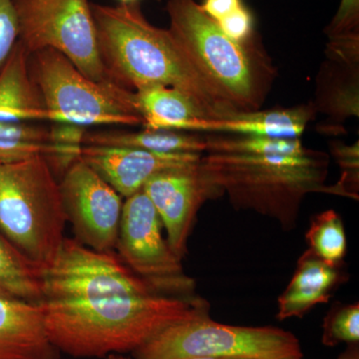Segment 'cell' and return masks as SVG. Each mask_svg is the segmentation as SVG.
Listing matches in <instances>:
<instances>
[{"mask_svg":"<svg viewBox=\"0 0 359 359\" xmlns=\"http://www.w3.org/2000/svg\"><path fill=\"white\" fill-rule=\"evenodd\" d=\"M170 33L205 83L233 112L259 110L276 78L255 41L229 39L196 0H168Z\"/></svg>","mask_w":359,"mask_h":359,"instance_id":"277c9868","label":"cell"},{"mask_svg":"<svg viewBox=\"0 0 359 359\" xmlns=\"http://www.w3.org/2000/svg\"><path fill=\"white\" fill-rule=\"evenodd\" d=\"M344 280L339 266L325 263L308 249L299 257L294 276L278 297V320L302 318L311 309L327 304Z\"/></svg>","mask_w":359,"mask_h":359,"instance_id":"2e32d148","label":"cell"},{"mask_svg":"<svg viewBox=\"0 0 359 359\" xmlns=\"http://www.w3.org/2000/svg\"><path fill=\"white\" fill-rule=\"evenodd\" d=\"M49 128L33 122L0 121V140L47 143Z\"/></svg>","mask_w":359,"mask_h":359,"instance_id":"f1b7e54d","label":"cell"},{"mask_svg":"<svg viewBox=\"0 0 359 359\" xmlns=\"http://www.w3.org/2000/svg\"><path fill=\"white\" fill-rule=\"evenodd\" d=\"M81 159L126 199L142 190L146 182L156 174L197 164L202 155L164 154L141 149L84 145Z\"/></svg>","mask_w":359,"mask_h":359,"instance_id":"4fadbf2b","label":"cell"},{"mask_svg":"<svg viewBox=\"0 0 359 359\" xmlns=\"http://www.w3.org/2000/svg\"><path fill=\"white\" fill-rule=\"evenodd\" d=\"M143 191L154 205L167 231L168 244L180 259L188 252L189 236L201 205L223 195L212 183L201 161L156 174L146 182Z\"/></svg>","mask_w":359,"mask_h":359,"instance_id":"7c38bea8","label":"cell"},{"mask_svg":"<svg viewBox=\"0 0 359 359\" xmlns=\"http://www.w3.org/2000/svg\"><path fill=\"white\" fill-rule=\"evenodd\" d=\"M39 306L54 346L77 358L134 353L169 325L210 311L209 302L196 295L43 299Z\"/></svg>","mask_w":359,"mask_h":359,"instance_id":"6da1fadb","label":"cell"},{"mask_svg":"<svg viewBox=\"0 0 359 359\" xmlns=\"http://www.w3.org/2000/svg\"><path fill=\"white\" fill-rule=\"evenodd\" d=\"M86 133L85 127L68 123H54L49 128V150L43 157L58 181L81 158Z\"/></svg>","mask_w":359,"mask_h":359,"instance_id":"603a6c76","label":"cell"},{"mask_svg":"<svg viewBox=\"0 0 359 359\" xmlns=\"http://www.w3.org/2000/svg\"><path fill=\"white\" fill-rule=\"evenodd\" d=\"M316 106H297L282 109L236 113L219 119L194 120L186 132L299 139L313 120Z\"/></svg>","mask_w":359,"mask_h":359,"instance_id":"9a60e30c","label":"cell"},{"mask_svg":"<svg viewBox=\"0 0 359 359\" xmlns=\"http://www.w3.org/2000/svg\"><path fill=\"white\" fill-rule=\"evenodd\" d=\"M29 71L51 122L85 128L143 123L135 92L110 80L89 79L54 49L29 54Z\"/></svg>","mask_w":359,"mask_h":359,"instance_id":"8992f818","label":"cell"},{"mask_svg":"<svg viewBox=\"0 0 359 359\" xmlns=\"http://www.w3.org/2000/svg\"><path fill=\"white\" fill-rule=\"evenodd\" d=\"M121 359H129V358H125V356L121 355Z\"/></svg>","mask_w":359,"mask_h":359,"instance_id":"d590c367","label":"cell"},{"mask_svg":"<svg viewBox=\"0 0 359 359\" xmlns=\"http://www.w3.org/2000/svg\"><path fill=\"white\" fill-rule=\"evenodd\" d=\"M51 122L29 71V53L20 40L0 69V121Z\"/></svg>","mask_w":359,"mask_h":359,"instance_id":"e0dca14e","label":"cell"},{"mask_svg":"<svg viewBox=\"0 0 359 359\" xmlns=\"http://www.w3.org/2000/svg\"><path fill=\"white\" fill-rule=\"evenodd\" d=\"M330 153L342 169V177L335 185L339 196L358 199L359 149L358 142L348 146L342 142L330 143Z\"/></svg>","mask_w":359,"mask_h":359,"instance_id":"484cf974","label":"cell"},{"mask_svg":"<svg viewBox=\"0 0 359 359\" xmlns=\"http://www.w3.org/2000/svg\"><path fill=\"white\" fill-rule=\"evenodd\" d=\"M359 341V304L335 306L325 316L321 342L334 347L342 342L353 344Z\"/></svg>","mask_w":359,"mask_h":359,"instance_id":"d4e9b609","label":"cell"},{"mask_svg":"<svg viewBox=\"0 0 359 359\" xmlns=\"http://www.w3.org/2000/svg\"><path fill=\"white\" fill-rule=\"evenodd\" d=\"M219 29L233 41H248L254 37V20L249 9L243 4L235 11L217 21Z\"/></svg>","mask_w":359,"mask_h":359,"instance_id":"83f0119b","label":"cell"},{"mask_svg":"<svg viewBox=\"0 0 359 359\" xmlns=\"http://www.w3.org/2000/svg\"><path fill=\"white\" fill-rule=\"evenodd\" d=\"M90 6L108 80L132 92L153 86L178 89L197 104L205 119L236 114L200 76L169 29L144 16L139 2Z\"/></svg>","mask_w":359,"mask_h":359,"instance_id":"7a4b0ae2","label":"cell"},{"mask_svg":"<svg viewBox=\"0 0 359 359\" xmlns=\"http://www.w3.org/2000/svg\"><path fill=\"white\" fill-rule=\"evenodd\" d=\"M43 271L33 264L0 231V292L22 301H43Z\"/></svg>","mask_w":359,"mask_h":359,"instance_id":"ffe728a7","label":"cell"},{"mask_svg":"<svg viewBox=\"0 0 359 359\" xmlns=\"http://www.w3.org/2000/svg\"><path fill=\"white\" fill-rule=\"evenodd\" d=\"M39 304L0 292V359H60Z\"/></svg>","mask_w":359,"mask_h":359,"instance_id":"5bb4252c","label":"cell"},{"mask_svg":"<svg viewBox=\"0 0 359 359\" xmlns=\"http://www.w3.org/2000/svg\"><path fill=\"white\" fill-rule=\"evenodd\" d=\"M335 76L337 79L334 83H327L334 89L328 88L325 95L327 98L318 103L321 112L332 116L339 123L351 116L358 117V68L349 70L344 79H339V72Z\"/></svg>","mask_w":359,"mask_h":359,"instance_id":"cb8c5ba5","label":"cell"},{"mask_svg":"<svg viewBox=\"0 0 359 359\" xmlns=\"http://www.w3.org/2000/svg\"><path fill=\"white\" fill-rule=\"evenodd\" d=\"M134 359H186L214 356L250 359L304 358L292 332L275 327L223 325L210 314L174 323L133 353Z\"/></svg>","mask_w":359,"mask_h":359,"instance_id":"52a82bcc","label":"cell"},{"mask_svg":"<svg viewBox=\"0 0 359 359\" xmlns=\"http://www.w3.org/2000/svg\"><path fill=\"white\" fill-rule=\"evenodd\" d=\"M122 354H111V355L107 356V359H121Z\"/></svg>","mask_w":359,"mask_h":359,"instance_id":"e575fe53","label":"cell"},{"mask_svg":"<svg viewBox=\"0 0 359 359\" xmlns=\"http://www.w3.org/2000/svg\"><path fill=\"white\" fill-rule=\"evenodd\" d=\"M43 299L88 301L161 294L133 273L114 252H99L65 238L42 278Z\"/></svg>","mask_w":359,"mask_h":359,"instance_id":"9c48e42d","label":"cell"},{"mask_svg":"<svg viewBox=\"0 0 359 359\" xmlns=\"http://www.w3.org/2000/svg\"><path fill=\"white\" fill-rule=\"evenodd\" d=\"M205 139L207 154H301L306 150L301 138L214 135Z\"/></svg>","mask_w":359,"mask_h":359,"instance_id":"44dd1931","label":"cell"},{"mask_svg":"<svg viewBox=\"0 0 359 359\" xmlns=\"http://www.w3.org/2000/svg\"><path fill=\"white\" fill-rule=\"evenodd\" d=\"M84 145L108 146L141 149L150 152L176 153L205 152V137L190 135L189 132L144 129L140 132H87Z\"/></svg>","mask_w":359,"mask_h":359,"instance_id":"d6986e66","label":"cell"},{"mask_svg":"<svg viewBox=\"0 0 359 359\" xmlns=\"http://www.w3.org/2000/svg\"><path fill=\"white\" fill-rule=\"evenodd\" d=\"M135 94L144 129L186 132L194 120L205 119L197 104L178 89L153 86Z\"/></svg>","mask_w":359,"mask_h":359,"instance_id":"ac0fdd59","label":"cell"},{"mask_svg":"<svg viewBox=\"0 0 359 359\" xmlns=\"http://www.w3.org/2000/svg\"><path fill=\"white\" fill-rule=\"evenodd\" d=\"M337 359H359L358 344H349L348 348L340 354Z\"/></svg>","mask_w":359,"mask_h":359,"instance_id":"1f68e13d","label":"cell"},{"mask_svg":"<svg viewBox=\"0 0 359 359\" xmlns=\"http://www.w3.org/2000/svg\"><path fill=\"white\" fill-rule=\"evenodd\" d=\"M20 41L28 53L50 48L82 74L108 81L88 0H13Z\"/></svg>","mask_w":359,"mask_h":359,"instance_id":"ba28073f","label":"cell"},{"mask_svg":"<svg viewBox=\"0 0 359 359\" xmlns=\"http://www.w3.org/2000/svg\"><path fill=\"white\" fill-rule=\"evenodd\" d=\"M353 32H359V0H341L325 34L332 37Z\"/></svg>","mask_w":359,"mask_h":359,"instance_id":"f546056e","label":"cell"},{"mask_svg":"<svg viewBox=\"0 0 359 359\" xmlns=\"http://www.w3.org/2000/svg\"><path fill=\"white\" fill-rule=\"evenodd\" d=\"M59 185L78 242L99 252H114L122 196L81 158L66 171Z\"/></svg>","mask_w":359,"mask_h":359,"instance_id":"8fae6325","label":"cell"},{"mask_svg":"<svg viewBox=\"0 0 359 359\" xmlns=\"http://www.w3.org/2000/svg\"><path fill=\"white\" fill-rule=\"evenodd\" d=\"M201 8L212 20L219 21L243 6L242 0H204Z\"/></svg>","mask_w":359,"mask_h":359,"instance_id":"4dcf8cb0","label":"cell"},{"mask_svg":"<svg viewBox=\"0 0 359 359\" xmlns=\"http://www.w3.org/2000/svg\"><path fill=\"white\" fill-rule=\"evenodd\" d=\"M120 4H136L139 0H119Z\"/></svg>","mask_w":359,"mask_h":359,"instance_id":"836d02e7","label":"cell"},{"mask_svg":"<svg viewBox=\"0 0 359 359\" xmlns=\"http://www.w3.org/2000/svg\"><path fill=\"white\" fill-rule=\"evenodd\" d=\"M67 222L58 179L43 156L0 163V231L42 271L57 257Z\"/></svg>","mask_w":359,"mask_h":359,"instance_id":"5b68a950","label":"cell"},{"mask_svg":"<svg viewBox=\"0 0 359 359\" xmlns=\"http://www.w3.org/2000/svg\"><path fill=\"white\" fill-rule=\"evenodd\" d=\"M20 39L13 0H0V69Z\"/></svg>","mask_w":359,"mask_h":359,"instance_id":"4316f807","label":"cell"},{"mask_svg":"<svg viewBox=\"0 0 359 359\" xmlns=\"http://www.w3.org/2000/svg\"><path fill=\"white\" fill-rule=\"evenodd\" d=\"M162 222L143 189L123 203L116 250L133 273L161 294L195 295L196 282L164 240Z\"/></svg>","mask_w":359,"mask_h":359,"instance_id":"30bf717a","label":"cell"},{"mask_svg":"<svg viewBox=\"0 0 359 359\" xmlns=\"http://www.w3.org/2000/svg\"><path fill=\"white\" fill-rule=\"evenodd\" d=\"M212 183L237 210H250L294 228L309 193L339 196L325 185L330 158L306 149L301 154H207L201 160Z\"/></svg>","mask_w":359,"mask_h":359,"instance_id":"3957f363","label":"cell"},{"mask_svg":"<svg viewBox=\"0 0 359 359\" xmlns=\"http://www.w3.org/2000/svg\"><path fill=\"white\" fill-rule=\"evenodd\" d=\"M316 256L332 266H339L346 256L347 241L344 223L334 210L316 215L306 235Z\"/></svg>","mask_w":359,"mask_h":359,"instance_id":"7402d4cb","label":"cell"},{"mask_svg":"<svg viewBox=\"0 0 359 359\" xmlns=\"http://www.w3.org/2000/svg\"><path fill=\"white\" fill-rule=\"evenodd\" d=\"M186 359H250V358H214V356H201V358H191Z\"/></svg>","mask_w":359,"mask_h":359,"instance_id":"d6a6232c","label":"cell"}]
</instances>
